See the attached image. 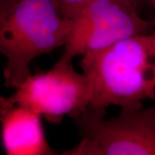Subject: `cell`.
I'll list each match as a JSON object with an SVG mask.
<instances>
[{"label": "cell", "mask_w": 155, "mask_h": 155, "mask_svg": "<svg viewBox=\"0 0 155 155\" xmlns=\"http://www.w3.org/2000/svg\"><path fill=\"white\" fill-rule=\"evenodd\" d=\"M104 108L88 109L73 118L82 140L63 155H155V104L122 107L104 119Z\"/></svg>", "instance_id": "3"}, {"label": "cell", "mask_w": 155, "mask_h": 155, "mask_svg": "<svg viewBox=\"0 0 155 155\" xmlns=\"http://www.w3.org/2000/svg\"><path fill=\"white\" fill-rule=\"evenodd\" d=\"M5 99L33 110L50 122L75 118L88 109L91 87L87 77L78 72L72 61L60 58L48 71L29 74Z\"/></svg>", "instance_id": "5"}, {"label": "cell", "mask_w": 155, "mask_h": 155, "mask_svg": "<svg viewBox=\"0 0 155 155\" xmlns=\"http://www.w3.org/2000/svg\"><path fill=\"white\" fill-rule=\"evenodd\" d=\"M1 138L7 155H54L41 122V116L24 106L0 97Z\"/></svg>", "instance_id": "6"}, {"label": "cell", "mask_w": 155, "mask_h": 155, "mask_svg": "<svg viewBox=\"0 0 155 155\" xmlns=\"http://www.w3.org/2000/svg\"><path fill=\"white\" fill-rule=\"evenodd\" d=\"M133 5L139 11H140V9L144 5H147L152 8V10L155 8V0H130Z\"/></svg>", "instance_id": "9"}, {"label": "cell", "mask_w": 155, "mask_h": 155, "mask_svg": "<svg viewBox=\"0 0 155 155\" xmlns=\"http://www.w3.org/2000/svg\"><path fill=\"white\" fill-rule=\"evenodd\" d=\"M130 0H91L71 18L72 26L61 59L72 61L123 39L155 30Z\"/></svg>", "instance_id": "4"}, {"label": "cell", "mask_w": 155, "mask_h": 155, "mask_svg": "<svg viewBox=\"0 0 155 155\" xmlns=\"http://www.w3.org/2000/svg\"><path fill=\"white\" fill-rule=\"evenodd\" d=\"M22 0H0V17H4Z\"/></svg>", "instance_id": "8"}, {"label": "cell", "mask_w": 155, "mask_h": 155, "mask_svg": "<svg viewBox=\"0 0 155 155\" xmlns=\"http://www.w3.org/2000/svg\"><path fill=\"white\" fill-rule=\"evenodd\" d=\"M153 11H154V13H155V8H153ZM153 22H154V24H155V19H154V21H153Z\"/></svg>", "instance_id": "10"}, {"label": "cell", "mask_w": 155, "mask_h": 155, "mask_svg": "<svg viewBox=\"0 0 155 155\" xmlns=\"http://www.w3.org/2000/svg\"><path fill=\"white\" fill-rule=\"evenodd\" d=\"M90 1L91 0H55L61 12L69 19Z\"/></svg>", "instance_id": "7"}, {"label": "cell", "mask_w": 155, "mask_h": 155, "mask_svg": "<svg viewBox=\"0 0 155 155\" xmlns=\"http://www.w3.org/2000/svg\"><path fill=\"white\" fill-rule=\"evenodd\" d=\"M72 20L55 0H22L0 17V51L6 58L5 85L15 89L30 74L35 58L67 42Z\"/></svg>", "instance_id": "2"}, {"label": "cell", "mask_w": 155, "mask_h": 155, "mask_svg": "<svg viewBox=\"0 0 155 155\" xmlns=\"http://www.w3.org/2000/svg\"><path fill=\"white\" fill-rule=\"evenodd\" d=\"M93 108L155 100V30L123 39L82 56Z\"/></svg>", "instance_id": "1"}]
</instances>
